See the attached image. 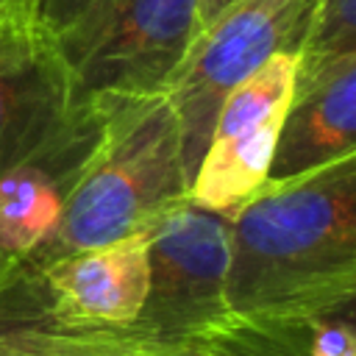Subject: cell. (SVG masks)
<instances>
[{"label":"cell","instance_id":"7c38bea8","mask_svg":"<svg viewBox=\"0 0 356 356\" xmlns=\"http://www.w3.org/2000/svg\"><path fill=\"white\" fill-rule=\"evenodd\" d=\"M0 337L22 356H122L100 328L53 323L39 275L22 261L0 286Z\"/></svg>","mask_w":356,"mask_h":356},{"label":"cell","instance_id":"30bf717a","mask_svg":"<svg viewBox=\"0 0 356 356\" xmlns=\"http://www.w3.org/2000/svg\"><path fill=\"white\" fill-rule=\"evenodd\" d=\"M356 153V53L295 75L264 184L309 175Z\"/></svg>","mask_w":356,"mask_h":356},{"label":"cell","instance_id":"3957f363","mask_svg":"<svg viewBox=\"0 0 356 356\" xmlns=\"http://www.w3.org/2000/svg\"><path fill=\"white\" fill-rule=\"evenodd\" d=\"M197 36V0H103L56 33L72 103L164 92Z\"/></svg>","mask_w":356,"mask_h":356},{"label":"cell","instance_id":"277c9868","mask_svg":"<svg viewBox=\"0 0 356 356\" xmlns=\"http://www.w3.org/2000/svg\"><path fill=\"white\" fill-rule=\"evenodd\" d=\"M312 6L314 0H239L195 36L164 89L178 117L181 159L189 184L225 95L270 56L298 53Z\"/></svg>","mask_w":356,"mask_h":356},{"label":"cell","instance_id":"2e32d148","mask_svg":"<svg viewBox=\"0 0 356 356\" xmlns=\"http://www.w3.org/2000/svg\"><path fill=\"white\" fill-rule=\"evenodd\" d=\"M234 3H239V0H197V33H203L209 25H214Z\"/></svg>","mask_w":356,"mask_h":356},{"label":"cell","instance_id":"ac0fdd59","mask_svg":"<svg viewBox=\"0 0 356 356\" xmlns=\"http://www.w3.org/2000/svg\"><path fill=\"white\" fill-rule=\"evenodd\" d=\"M0 356H22V353H17V350H14V348L0 337Z\"/></svg>","mask_w":356,"mask_h":356},{"label":"cell","instance_id":"6da1fadb","mask_svg":"<svg viewBox=\"0 0 356 356\" xmlns=\"http://www.w3.org/2000/svg\"><path fill=\"white\" fill-rule=\"evenodd\" d=\"M356 153L261 184L228 214L225 303L234 317L314 320L353 312Z\"/></svg>","mask_w":356,"mask_h":356},{"label":"cell","instance_id":"ba28073f","mask_svg":"<svg viewBox=\"0 0 356 356\" xmlns=\"http://www.w3.org/2000/svg\"><path fill=\"white\" fill-rule=\"evenodd\" d=\"M103 131L97 100L72 103L61 125L0 175V253L28 259L56 228Z\"/></svg>","mask_w":356,"mask_h":356},{"label":"cell","instance_id":"d6986e66","mask_svg":"<svg viewBox=\"0 0 356 356\" xmlns=\"http://www.w3.org/2000/svg\"><path fill=\"white\" fill-rule=\"evenodd\" d=\"M0 3H3V0H0Z\"/></svg>","mask_w":356,"mask_h":356},{"label":"cell","instance_id":"5bb4252c","mask_svg":"<svg viewBox=\"0 0 356 356\" xmlns=\"http://www.w3.org/2000/svg\"><path fill=\"white\" fill-rule=\"evenodd\" d=\"M312 356H356L353 312H337L312 320Z\"/></svg>","mask_w":356,"mask_h":356},{"label":"cell","instance_id":"e0dca14e","mask_svg":"<svg viewBox=\"0 0 356 356\" xmlns=\"http://www.w3.org/2000/svg\"><path fill=\"white\" fill-rule=\"evenodd\" d=\"M17 264H19V261H11V259H6V256L0 253V286H3V281L11 275V270H14Z\"/></svg>","mask_w":356,"mask_h":356},{"label":"cell","instance_id":"7a4b0ae2","mask_svg":"<svg viewBox=\"0 0 356 356\" xmlns=\"http://www.w3.org/2000/svg\"><path fill=\"white\" fill-rule=\"evenodd\" d=\"M100 142L64 203L47 239L22 264L42 270L70 253L147 234L189 181L181 159V131L167 92L100 95Z\"/></svg>","mask_w":356,"mask_h":356},{"label":"cell","instance_id":"4fadbf2b","mask_svg":"<svg viewBox=\"0 0 356 356\" xmlns=\"http://www.w3.org/2000/svg\"><path fill=\"white\" fill-rule=\"evenodd\" d=\"M356 53V0H314L295 75H309L325 64Z\"/></svg>","mask_w":356,"mask_h":356},{"label":"cell","instance_id":"5b68a950","mask_svg":"<svg viewBox=\"0 0 356 356\" xmlns=\"http://www.w3.org/2000/svg\"><path fill=\"white\" fill-rule=\"evenodd\" d=\"M228 214L184 197L147 231V292L134 339H178L231 317L225 303Z\"/></svg>","mask_w":356,"mask_h":356},{"label":"cell","instance_id":"8992f818","mask_svg":"<svg viewBox=\"0 0 356 356\" xmlns=\"http://www.w3.org/2000/svg\"><path fill=\"white\" fill-rule=\"evenodd\" d=\"M295 64V53H275L225 95L186 189L192 203L231 214L264 184L292 100Z\"/></svg>","mask_w":356,"mask_h":356},{"label":"cell","instance_id":"52a82bcc","mask_svg":"<svg viewBox=\"0 0 356 356\" xmlns=\"http://www.w3.org/2000/svg\"><path fill=\"white\" fill-rule=\"evenodd\" d=\"M72 78L33 0L0 3V175L33 153L67 117Z\"/></svg>","mask_w":356,"mask_h":356},{"label":"cell","instance_id":"9a60e30c","mask_svg":"<svg viewBox=\"0 0 356 356\" xmlns=\"http://www.w3.org/2000/svg\"><path fill=\"white\" fill-rule=\"evenodd\" d=\"M39 17L47 22L53 33H61L72 28L78 19H83L92 8H97L103 0H33Z\"/></svg>","mask_w":356,"mask_h":356},{"label":"cell","instance_id":"9c48e42d","mask_svg":"<svg viewBox=\"0 0 356 356\" xmlns=\"http://www.w3.org/2000/svg\"><path fill=\"white\" fill-rule=\"evenodd\" d=\"M44 309L64 328H122L147 292V234L70 253L42 270Z\"/></svg>","mask_w":356,"mask_h":356},{"label":"cell","instance_id":"8fae6325","mask_svg":"<svg viewBox=\"0 0 356 356\" xmlns=\"http://www.w3.org/2000/svg\"><path fill=\"white\" fill-rule=\"evenodd\" d=\"M100 331L122 356H312V320H250L231 314L178 339H134L117 328Z\"/></svg>","mask_w":356,"mask_h":356}]
</instances>
